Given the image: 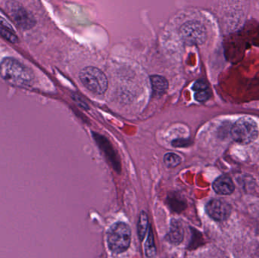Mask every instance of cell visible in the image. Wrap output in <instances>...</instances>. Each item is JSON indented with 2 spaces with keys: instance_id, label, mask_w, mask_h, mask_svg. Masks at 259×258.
<instances>
[{
  "instance_id": "1",
  "label": "cell",
  "mask_w": 259,
  "mask_h": 258,
  "mask_svg": "<svg viewBox=\"0 0 259 258\" xmlns=\"http://www.w3.org/2000/svg\"><path fill=\"white\" fill-rule=\"evenodd\" d=\"M0 77L11 86L21 88L30 86L34 79L30 68L12 57L5 58L0 62Z\"/></svg>"
},
{
  "instance_id": "2",
  "label": "cell",
  "mask_w": 259,
  "mask_h": 258,
  "mask_svg": "<svg viewBox=\"0 0 259 258\" xmlns=\"http://www.w3.org/2000/svg\"><path fill=\"white\" fill-rule=\"evenodd\" d=\"M131 241V229L124 223L113 224L107 234V242L111 251L121 254L128 249Z\"/></svg>"
},
{
  "instance_id": "3",
  "label": "cell",
  "mask_w": 259,
  "mask_h": 258,
  "mask_svg": "<svg viewBox=\"0 0 259 258\" xmlns=\"http://www.w3.org/2000/svg\"><path fill=\"white\" fill-rule=\"evenodd\" d=\"M80 81L85 87L96 95H103L107 91L109 86L106 74L95 67H87L80 71Z\"/></svg>"
},
{
  "instance_id": "4",
  "label": "cell",
  "mask_w": 259,
  "mask_h": 258,
  "mask_svg": "<svg viewBox=\"0 0 259 258\" xmlns=\"http://www.w3.org/2000/svg\"><path fill=\"white\" fill-rule=\"evenodd\" d=\"M258 136V126L252 118H241L234 124L231 129L233 139L243 145L254 142Z\"/></svg>"
},
{
  "instance_id": "5",
  "label": "cell",
  "mask_w": 259,
  "mask_h": 258,
  "mask_svg": "<svg viewBox=\"0 0 259 258\" xmlns=\"http://www.w3.org/2000/svg\"><path fill=\"white\" fill-rule=\"evenodd\" d=\"M182 39L190 45H200L206 39L205 27L198 21H192L185 23L181 28Z\"/></svg>"
},
{
  "instance_id": "6",
  "label": "cell",
  "mask_w": 259,
  "mask_h": 258,
  "mask_svg": "<svg viewBox=\"0 0 259 258\" xmlns=\"http://www.w3.org/2000/svg\"><path fill=\"white\" fill-rule=\"evenodd\" d=\"M9 11L15 24L24 30H29L35 25V20L33 17L23 7L17 3H9Z\"/></svg>"
},
{
  "instance_id": "7",
  "label": "cell",
  "mask_w": 259,
  "mask_h": 258,
  "mask_svg": "<svg viewBox=\"0 0 259 258\" xmlns=\"http://www.w3.org/2000/svg\"><path fill=\"white\" fill-rule=\"evenodd\" d=\"M206 212L214 221H224L231 215V207L226 201L213 199L207 204Z\"/></svg>"
},
{
  "instance_id": "8",
  "label": "cell",
  "mask_w": 259,
  "mask_h": 258,
  "mask_svg": "<svg viewBox=\"0 0 259 258\" xmlns=\"http://www.w3.org/2000/svg\"><path fill=\"white\" fill-rule=\"evenodd\" d=\"M213 189L219 195H231L235 189L232 180L228 176H221L213 183Z\"/></svg>"
},
{
  "instance_id": "9",
  "label": "cell",
  "mask_w": 259,
  "mask_h": 258,
  "mask_svg": "<svg viewBox=\"0 0 259 258\" xmlns=\"http://www.w3.org/2000/svg\"><path fill=\"white\" fill-rule=\"evenodd\" d=\"M183 239H184V229L180 221L173 220L170 222V230L167 236V241L170 243L178 245L182 242Z\"/></svg>"
},
{
  "instance_id": "10",
  "label": "cell",
  "mask_w": 259,
  "mask_h": 258,
  "mask_svg": "<svg viewBox=\"0 0 259 258\" xmlns=\"http://www.w3.org/2000/svg\"><path fill=\"white\" fill-rule=\"evenodd\" d=\"M193 89L195 92V98L199 102L207 101L211 96L208 85L204 80H199L196 81L193 85Z\"/></svg>"
},
{
  "instance_id": "11",
  "label": "cell",
  "mask_w": 259,
  "mask_h": 258,
  "mask_svg": "<svg viewBox=\"0 0 259 258\" xmlns=\"http://www.w3.org/2000/svg\"><path fill=\"white\" fill-rule=\"evenodd\" d=\"M151 86L154 93L158 96L164 95L168 88V82L162 76L153 75L150 77Z\"/></svg>"
},
{
  "instance_id": "12",
  "label": "cell",
  "mask_w": 259,
  "mask_h": 258,
  "mask_svg": "<svg viewBox=\"0 0 259 258\" xmlns=\"http://www.w3.org/2000/svg\"><path fill=\"white\" fill-rule=\"evenodd\" d=\"M148 225H149V220L146 212H142L140 213V218L138 221V236L140 241H143L146 236L147 232Z\"/></svg>"
},
{
  "instance_id": "13",
  "label": "cell",
  "mask_w": 259,
  "mask_h": 258,
  "mask_svg": "<svg viewBox=\"0 0 259 258\" xmlns=\"http://www.w3.org/2000/svg\"><path fill=\"white\" fill-rule=\"evenodd\" d=\"M145 253L148 257L152 258L156 254L155 243H154V237L152 230H149V236L145 245Z\"/></svg>"
},
{
  "instance_id": "14",
  "label": "cell",
  "mask_w": 259,
  "mask_h": 258,
  "mask_svg": "<svg viewBox=\"0 0 259 258\" xmlns=\"http://www.w3.org/2000/svg\"><path fill=\"white\" fill-rule=\"evenodd\" d=\"M167 202H168L170 209L175 212H181L184 209V201L181 200V197L178 196V195L175 196L172 195L171 196H168Z\"/></svg>"
},
{
  "instance_id": "15",
  "label": "cell",
  "mask_w": 259,
  "mask_h": 258,
  "mask_svg": "<svg viewBox=\"0 0 259 258\" xmlns=\"http://www.w3.org/2000/svg\"><path fill=\"white\" fill-rule=\"evenodd\" d=\"M164 163L167 168H176L181 165V159L175 153H167L164 157Z\"/></svg>"
},
{
  "instance_id": "16",
  "label": "cell",
  "mask_w": 259,
  "mask_h": 258,
  "mask_svg": "<svg viewBox=\"0 0 259 258\" xmlns=\"http://www.w3.org/2000/svg\"><path fill=\"white\" fill-rule=\"evenodd\" d=\"M0 34H1L3 37L5 38L6 40L12 42V43H16L18 41V36H17L15 32L12 30L11 27L2 26V27H0Z\"/></svg>"
}]
</instances>
